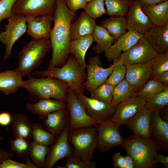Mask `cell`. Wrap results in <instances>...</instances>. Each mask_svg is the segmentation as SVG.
<instances>
[{
    "instance_id": "34",
    "label": "cell",
    "mask_w": 168,
    "mask_h": 168,
    "mask_svg": "<svg viewBox=\"0 0 168 168\" xmlns=\"http://www.w3.org/2000/svg\"><path fill=\"white\" fill-rule=\"evenodd\" d=\"M49 146L31 142L30 158L38 168H45Z\"/></svg>"
},
{
    "instance_id": "19",
    "label": "cell",
    "mask_w": 168,
    "mask_h": 168,
    "mask_svg": "<svg viewBox=\"0 0 168 168\" xmlns=\"http://www.w3.org/2000/svg\"><path fill=\"white\" fill-rule=\"evenodd\" d=\"M126 66L125 79L137 90H140L150 79L152 71L151 62Z\"/></svg>"
},
{
    "instance_id": "27",
    "label": "cell",
    "mask_w": 168,
    "mask_h": 168,
    "mask_svg": "<svg viewBox=\"0 0 168 168\" xmlns=\"http://www.w3.org/2000/svg\"><path fill=\"white\" fill-rule=\"evenodd\" d=\"M96 25L95 19L84 11L81 12L76 20L71 24V40L86 35H92Z\"/></svg>"
},
{
    "instance_id": "23",
    "label": "cell",
    "mask_w": 168,
    "mask_h": 168,
    "mask_svg": "<svg viewBox=\"0 0 168 168\" xmlns=\"http://www.w3.org/2000/svg\"><path fill=\"white\" fill-rule=\"evenodd\" d=\"M69 113L66 108L49 114L43 123V125L55 137L58 136L69 123Z\"/></svg>"
},
{
    "instance_id": "4",
    "label": "cell",
    "mask_w": 168,
    "mask_h": 168,
    "mask_svg": "<svg viewBox=\"0 0 168 168\" xmlns=\"http://www.w3.org/2000/svg\"><path fill=\"white\" fill-rule=\"evenodd\" d=\"M34 77H50L60 80L77 94H83L86 78L85 70L80 67L73 55L70 54L66 63L62 66L51 70L33 72Z\"/></svg>"
},
{
    "instance_id": "25",
    "label": "cell",
    "mask_w": 168,
    "mask_h": 168,
    "mask_svg": "<svg viewBox=\"0 0 168 168\" xmlns=\"http://www.w3.org/2000/svg\"><path fill=\"white\" fill-rule=\"evenodd\" d=\"M142 10L154 26L168 25V1L157 4H143Z\"/></svg>"
},
{
    "instance_id": "28",
    "label": "cell",
    "mask_w": 168,
    "mask_h": 168,
    "mask_svg": "<svg viewBox=\"0 0 168 168\" xmlns=\"http://www.w3.org/2000/svg\"><path fill=\"white\" fill-rule=\"evenodd\" d=\"M22 78L14 70L0 72V91L7 96L15 93L21 87Z\"/></svg>"
},
{
    "instance_id": "31",
    "label": "cell",
    "mask_w": 168,
    "mask_h": 168,
    "mask_svg": "<svg viewBox=\"0 0 168 168\" xmlns=\"http://www.w3.org/2000/svg\"><path fill=\"white\" fill-rule=\"evenodd\" d=\"M96 44L92 49L97 54L105 53L114 43V38L103 27L96 25L92 35Z\"/></svg>"
},
{
    "instance_id": "54",
    "label": "cell",
    "mask_w": 168,
    "mask_h": 168,
    "mask_svg": "<svg viewBox=\"0 0 168 168\" xmlns=\"http://www.w3.org/2000/svg\"><path fill=\"white\" fill-rule=\"evenodd\" d=\"M26 161V162L25 164L26 165L28 168H38L30 158Z\"/></svg>"
},
{
    "instance_id": "26",
    "label": "cell",
    "mask_w": 168,
    "mask_h": 168,
    "mask_svg": "<svg viewBox=\"0 0 168 168\" xmlns=\"http://www.w3.org/2000/svg\"><path fill=\"white\" fill-rule=\"evenodd\" d=\"M94 41L92 35H87L72 40L69 53L74 56L79 66L86 70L87 64L85 56L88 49Z\"/></svg>"
},
{
    "instance_id": "29",
    "label": "cell",
    "mask_w": 168,
    "mask_h": 168,
    "mask_svg": "<svg viewBox=\"0 0 168 168\" xmlns=\"http://www.w3.org/2000/svg\"><path fill=\"white\" fill-rule=\"evenodd\" d=\"M31 123L26 115L20 113L15 114L11 122L13 137H22L28 139L32 138Z\"/></svg>"
},
{
    "instance_id": "50",
    "label": "cell",
    "mask_w": 168,
    "mask_h": 168,
    "mask_svg": "<svg viewBox=\"0 0 168 168\" xmlns=\"http://www.w3.org/2000/svg\"><path fill=\"white\" fill-rule=\"evenodd\" d=\"M14 155V153L12 151L0 149V164L6 160L11 158Z\"/></svg>"
},
{
    "instance_id": "3",
    "label": "cell",
    "mask_w": 168,
    "mask_h": 168,
    "mask_svg": "<svg viewBox=\"0 0 168 168\" xmlns=\"http://www.w3.org/2000/svg\"><path fill=\"white\" fill-rule=\"evenodd\" d=\"M121 146L133 159L134 168L157 167L154 156L160 147L150 138L133 134L124 139Z\"/></svg>"
},
{
    "instance_id": "41",
    "label": "cell",
    "mask_w": 168,
    "mask_h": 168,
    "mask_svg": "<svg viewBox=\"0 0 168 168\" xmlns=\"http://www.w3.org/2000/svg\"><path fill=\"white\" fill-rule=\"evenodd\" d=\"M113 61L115 64L112 71L105 82L115 87L124 79L126 72V67L121 63L119 58L114 59Z\"/></svg>"
},
{
    "instance_id": "39",
    "label": "cell",
    "mask_w": 168,
    "mask_h": 168,
    "mask_svg": "<svg viewBox=\"0 0 168 168\" xmlns=\"http://www.w3.org/2000/svg\"><path fill=\"white\" fill-rule=\"evenodd\" d=\"M114 87L105 82L90 91V97L111 105Z\"/></svg>"
},
{
    "instance_id": "56",
    "label": "cell",
    "mask_w": 168,
    "mask_h": 168,
    "mask_svg": "<svg viewBox=\"0 0 168 168\" xmlns=\"http://www.w3.org/2000/svg\"><path fill=\"white\" fill-rule=\"evenodd\" d=\"M2 137L0 136V141L2 140Z\"/></svg>"
},
{
    "instance_id": "12",
    "label": "cell",
    "mask_w": 168,
    "mask_h": 168,
    "mask_svg": "<svg viewBox=\"0 0 168 168\" xmlns=\"http://www.w3.org/2000/svg\"><path fill=\"white\" fill-rule=\"evenodd\" d=\"M115 64L113 61V64L109 67L104 68L102 66L99 55L90 57L86 67L87 72L84 84L85 89L90 92L105 82L112 72Z\"/></svg>"
},
{
    "instance_id": "14",
    "label": "cell",
    "mask_w": 168,
    "mask_h": 168,
    "mask_svg": "<svg viewBox=\"0 0 168 168\" xmlns=\"http://www.w3.org/2000/svg\"><path fill=\"white\" fill-rule=\"evenodd\" d=\"M77 95L83 102L87 114L98 124L111 120L114 113L115 106L88 97L83 94Z\"/></svg>"
},
{
    "instance_id": "2",
    "label": "cell",
    "mask_w": 168,
    "mask_h": 168,
    "mask_svg": "<svg viewBox=\"0 0 168 168\" xmlns=\"http://www.w3.org/2000/svg\"><path fill=\"white\" fill-rule=\"evenodd\" d=\"M21 87L27 91L29 99L35 102L52 98L66 103L69 89L66 83L57 78L50 77L37 78L30 75L27 80L22 81Z\"/></svg>"
},
{
    "instance_id": "7",
    "label": "cell",
    "mask_w": 168,
    "mask_h": 168,
    "mask_svg": "<svg viewBox=\"0 0 168 168\" xmlns=\"http://www.w3.org/2000/svg\"><path fill=\"white\" fill-rule=\"evenodd\" d=\"M7 21L4 30L0 32V42L5 46L4 60L10 57L15 43L27 30L25 16L13 14Z\"/></svg>"
},
{
    "instance_id": "22",
    "label": "cell",
    "mask_w": 168,
    "mask_h": 168,
    "mask_svg": "<svg viewBox=\"0 0 168 168\" xmlns=\"http://www.w3.org/2000/svg\"><path fill=\"white\" fill-rule=\"evenodd\" d=\"M25 108L31 113L37 115L41 120H44L49 114L66 108V104L54 99H42L34 103H26Z\"/></svg>"
},
{
    "instance_id": "48",
    "label": "cell",
    "mask_w": 168,
    "mask_h": 168,
    "mask_svg": "<svg viewBox=\"0 0 168 168\" xmlns=\"http://www.w3.org/2000/svg\"><path fill=\"white\" fill-rule=\"evenodd\" d=\"M12 116L9 112H3L0 113V124L6 126L11 123Z\"/></svg>"
},
{
    "instance_id": "32",
    "label": "cell",
    "mask_w": 168,
    "mask_h": 168,
    "mask_svg": "<svg viewBox=\"0 0 168 168\" xmlns=\"http://www.w3.org/2000/svg\"><path fill=\"white\" fill-rule=\"evenodd\" d=\"M137 91L124 79L114 87L111 105L116 107L120 103L134 96Z\"/></svg>"
},
{
    "instance_id": "13",
    "label": "cell",
    "mask_w": 168,
    "mask_h": 168,
    "mask_svg": "<svg viewBox=\"0 0 168 168\" xmlns=\"http://www.w3.org/2000/svg\"><path fill=\"white\" fill-rule=\"evenodd\" d=\"M56 0H17L13 9V14L40 16L53 14Z\"/></svg>"
},
{
    "instance_id": "15",
    "label": "cell",
    "mask_w": 168,
    "mask_h": 168,
    "mask_svg": "<svg viewBox=\"0 0 168 168\" xmlns=\"http://www.w3.org/2000/svg\"><path fill=\"white\" fill-rule=\"evenodd\" d=\"M142 4L132 0L126 18L127 30L135 31L143 35L153 26L142 10Z\"/></svg>"
},
{
    "instance_id": "11",
    "label": "cell",
    "mask_w": 168,
    "mask_h": 168,
    "mask_svg": "<svg viewBox=\"0 0 168 168\" xmlns=\"http://www.w3.org/2000/svg\"><path fill=\"white\" fill-rule=\"evenodd\" d=\"M70 131V123L61 133L55 137L49 146L46 157L45 168H52L58 160L73 155V149L70 145L68 136Z\"/></svg>"
},
{
    "instance_id": "45",
    "label": "cell",
    "mask_w": 168,
    "mask_h": 168,
    "mask_svg": "<svg viewBox=\"0 0 168 168\" xmlns=\"http://www.w3.org/2000/svg\"><path fill=\"white\" fill-rule=\"evenodd\" d=\"M67 7L70 10L76 12L80 9H84L87 2L85 0H65Z\"/></svg>"
},
{
    "instance_id": "21",
    "label": "cell",
    "mask_w": 168,
    "mask_h": 168,
    "mask_svg": "<svg viewBox=\"0 0 168 168\" xmlns=\"http://www.w3.org/2000/svg\"><path fill=\"white\" fill-rule=\"evenodd\" d=\"M152 112L143 107L124 124L138 136L150 138V124Z\"/></svg>"
},
{
    "instance_id": "55",
    "label": "cell",
    "mask_w": 168,
    "mask_h": 168,
    "mask_svg": "<svg viewBox=\"0 0 168 168\" xmlns=\"http://www.w3.org/2000/svg\"><path fill=\"white\" fill-rule=\"evenodd\" d=\"M92 0H85L87 2V3H88L89 2H90V1H91Z\"/></svg>"
},
{
    "instance_id": "24",
    "label": "cell",
    "mask_w": 168,
    "mask_h": 168,
    "mask_svg": "<svg viewBox=\"0 0 168 168\" xmlns=\"http://www.w3.org/2000/svg\"><path fill=\"white\" fill-rule=\"evenodd\" d=\"M143 37L158 54L168 51V25L161 27L153 26Z\"/></svg>"
},
{
    "instance_id": "30",
    "label": "cell",
    "mask_w": 168,
    "mask_h": 168,
    "mask_svg": "<svg viewBox=\"0 0 168 168\" xmlns=\"http://www.w3.org/2000/svg\"><path fill=\"white\" fill-rule=\"evenodd\" d=\"M100 26L106 30L115 41L127 30L126 18L123 16H111L102 20Z\"/></svg>"
},
{
    "instance_id": "8",
    "label": "cell",
    "mask_w": 168,
    "mask_h": 168,
    "mask_svg": "<svg viewBox=\"0 0 168 168\" xmlns=\"http://www.w3.org/2000/svg\"><path fill=\"white\" fill-rule=\"evenodd\" d=\"M66 108L70 116V131L98 124L86 114L84 104L73 90L69 89L66 101Z\"/></svg>"
},
{
    "instance_id": "40",
    "label": "cell",
    "mask_w": 168,
    "mask_h": 168,
    "mask_svg": "<svg viewBox=\"0 0 168 168\" xmlns=\"http://www.w3.org/2000/svg\"><path fill=\"white\" fill-rule=\"evenodd\" d=\"M152 71L150 79H155L158 75L168 71V51L159 54L151 61Z\"/></svg>"
},
{
    "instance_id": "51",
    "label": "cell",
    "mask_w": 168,
    "mask_h": 168,
    "mask_svg": "<svg viewBox=\"0 0 168 168\" xmlns=\"http://www.w3.org/2000/svg\"><path fill=\"white\" fill-rule=\"evenodd\" d=\"M154 79L161 83L168 85V71L161 73Z\"/></svg>"
},
{
    "instance_id": "46",
    "label": "cell",
    "mask_w": 168,
    "mask_h": 168,
    "mask_svg": "<svg viewBox=\"0 0 168 168\" xmlns=\"http://www.w3.org/2000/svg\"><path fill=\"white\" fill-rule=\"evenodd\" d=\"M0 168H28V167L25 164L18 163L11 159H8L0 164Z\"/></svg>"
},
{
    "instance_id": "43",
    "label": "cell",
    "mask_w": 168,
    "mask_h": 168,
    "mask_svg": "<svg viewBox=\"0 0 168 168\" xmlns=\"http://www.w3.org/2000/svg\"><path fill=\"white\" fill-rule=\"evenodd\" d=\"M96 163L90 161L84 162L78 157L73 155L67 157L65 165L63 166H57V168H95Z\"/></svg>"
},
{
    "instance_id": "18",
    "label": "cell",
    "mask_w": 168,
    "mask_h": 168,
    "mask_svg": "<svg viewBox=\"0 0 168 168\" xmlns=\"http://www.w3.org/2000/svg\"><path fill=\"white\" fill-rule=\"evenodd\" d=\"M143 35L135 31L128 30L115 40L112 45L105 53L108 62L119 58L122 52H126L130 49Z\"/></svg>"
},
{
    "instance_id": "44",
    "label": "cell",
    "mask_w": 168,
    "mask_h": 168,
    "mask_svg": "<svg viewBox=\"0 0 168 168\" xmlns=\"http://www.w3.org/2000/svg\"><path fill=\"white\" fill-rule=\"evenodd\" d=\"M17 0H0V23L13 14L12 9Z\"/></svg>"
},
{
    "instance_id": "42",
    "label": "cell",
    "mask_w": 168,
    "mask_h": 168,
    "mask_svg": "<svg viewBox=\"0 0 168 168\" xmlns=\"http://www.w3.org/2000/svg\"><path fill=\"white\" fill-rule=\"evenodd\" d=\"M104 4V0H92L87 3L84 11L91 17L95 19L107 14Z\"/></svg>"
},
{
    "instance_id": "6",
    "label": "cell",
    "mask_w": 168,
    "mask_h": 168,
    "mask_svg": "<svg viewBox=\"0 0 168 168\" xmlns=\"http://www.w3.org/2000/svg\"><path fill=\"white\" fill-rule=\"evenodd\" d=\"M68 140L74 147V156L84 162L91 161L98 144V134L95 128L88 126L70 131Z\"/></svg>"
},
{
    "instance_id": "1",
    "label": "cell",
    "mask_w": 168,
    "mask_h": 168,
    "mask_svg": "<svg viewBox=\"0 0 168 168\" xmlns=\"http://www.w3.org/2000/svg\"><path fill=\"white\" fill-rule=\"evenodd\" d=\"M76 16V12L67 7L65 0H56L50 36L52 54L46 70L60 67L66 63L70 55L71 26Z\"/></svg>"
},
{
    "instance_id": "53",
    "label": "cell",
    "mask_w": 168,
    "mask_h": 168,
    "mask_svg": "<svg viewBox=\"0 0 168 168\" xmlns=\"http://www.w3.org/2000/svg\"><path fill=\"white\" fill-rule=\"evenodd\" d=\"M143 4H157L166 1L168 0H138Z\"/></svg>"
},
{
    "instance_id": "52",
    "label": "cell",
    "mask_w": 168,
    "mask_h": 168,
    "mask_svg": "<svg viewBox=\"0 0 168 168\" xmlns=\"http://www.w3.org/2000/svg\"><path fill=\"white\" fill-rule=\"evenodd\" d=\"M125 168H134V163L132 157L128 154L125 156Z\"/></svg>"
},
{
    "instance_id": "16",
    "label": "cell",
    "mask_w": 168,
    "mask_h": 168,
    "mask_svg": "<svg viewBox=\"0 0 168 168\" xmlns=\"http://www.w3.org/2000/svg\"><path fill=\"white\" fill-rule=\"evenodd\" d=\"M25 16L27 35L36 40L50 39L53 14L40 16L28 15Z\"/></svg>"
},
{
    "instance_id": "33",
    "label": "cell",
    "mask_w": 168,
    "mask_h": 168,
    "mask_svg": "<svg viewBox=\"0 0 168 168\" xmlns=\"http://www.w3.org/2000/svg\"><path fill=\"white\" fill-rule=\"evenodd\" d=\"M8 142L11 150L18 157L25 161L30 158L31 142L28 139L16 137L9 140Z\"/></svg>"
},
{
    "instance_id": "35",
    "label": "cell",
    "mask_w": 168,
    "mask_h": 168,
    "mask_svg": "<svg viewBox=\"0 0 168 168\" xmlns=\"http://www.w3.org/2000/svg\"><path fill=\"white\" fill-rule=\"evenodd\" d=\"M168 87V85L155 79H150L135 95L147 100L163 91Z\"/></svg>"
},
{
    "instance_id": "36",
    "label": "cell",
    "mask_w": 168,
    "mask_h": 168,
    "mask_svg": "<svg viewBox=\"0 0 168 168\" xmlns=\"http://www.w3.org/2000/svg\"><path fill=\"white\" fill-rule=\"evenodd\" d=\"M132 0H104L107 14L111 16H123L127 13Z\"/></svg>"
},
{
    "instance_id": "38",
    "label": "cell",
    "mask_w": 168,
    "mask_h": 168,
    "mask_svg": "<svg viewBox=\"0 0 168 168\" xmlns=\"http://www.w3.org/2000/svg\"><path fill=\"white\" fill-rule=\"evenodd\" d=\"M168 105V87L163 91L147 100L144 107L152 112L160 113Z\"/></svg>"
},
{
    "instance_id": "9",
    "label": "cell",
    "mask_w": 168,
    "mask_h": 168,
    "mask_svg": "<svg viewBox=\"0 0 168 168\" xmlns=\"http://www.w3.org/2000/svg\"><path fill=\"white\" fill-rule=\"evenodd\" d=\"M159 54L143 36L130 49L120 55V63L125 66L151 62Z\"/></svg>"
},
{
    "instance_id": "49",
    "label": "cell",
    "mask_w": 168,
    "mask_h": 168,
    "mask_svg": "<svg viewBox=\"0 0 168 168\" xmlns=\"http://www.w3.org/2000/svg\"><path fill=\"white\" fill-rule=\"evenodd\" d=\"M154 159L156 163H162L164 168H168V156L159 154L156 152L155 155Z\"/></svg>"
},
{
    "instance_id": "20",
    "label": "cell",
    "mask_w": 168,
    "mask_h": 168,
    "mask_svg": "<svg viewBox=\"0 0 168 168\" xmlns=\"http://www.w3.org/2000/svg\"><path fill=\"white\" fill-rule=\"evenodd\" d=\"M150 138L159 145L160 149L167 152L168 121L162 118L159 112L152 113Z\"/></svg>"
},
{
    "instance_id": "47",
    "label": "cell",
    "mask_w": 168,
    "mask_h": 168,
    "mask_svg": "<svg viewBox=\"0 0 168 168\" xmlns=\"http://www.w3.org/2000/svg\"><path fill=\"white\" fill-rule=\"evenodd\" d=\"M112 160L115 168H125V157L120 152L115 153L112 157Z\"/></svg>"
},
{
    "instance_id": "37",
    "label": "cell",
    "mask_w": 168,
    "mask_h": 168,
    "mask_svg": "<svg viewBox=\"0 0 168 168\" xmlns=\"http://www.w3.org/2000/svg\"><path fill=\"white\" fill-rule=\"evenodd\" d=\"M31 128L32 138L36 143L49 146L55 138L51 133L45 130L40 123H32Z\"/></svg>"
},
{
    "instance_id": "10",
    "label": "cell",
    "mask_w": 168,
    "mask_h": 168,
    "mask_svg": "<svg viewBox=\"0 0 168 168\" xmlns=\"http://www.w3.org/2000/svg\"><path fill=\"white\" fill-rule=\"evenodd\" d=\"M95 128L98 134L97 148L102 153H107L113 147L121 145L124 139L119 127L109 121L98 124Z\"/></svg>"
},
{
    "instance_id": "5",
    "label": "cell",
    "mask_w": 168,
    "mask_h": 168,
    "mask_svg": "<svg viewBox=\"0 0 168 168\" xmlns=\"http://www.w3.org/2000/svg\"><path fill=\"white\" fill-rule=\"evenodd\" d=\"M51 49L50 39L39 40L32 39L19 51L18 65L14 70L22 77L30 75L41 64Z\"/></svg>"
},
{
    "instance_id": "17",
    "label": "cell",
    "mask_w": 168,
    "mask_h": 168,
    "mask_svg": "<svg viewBox=\"0 0 168 168\" xmlns=\"http://www.w3.org/2000/svg\"><path fill=\"white\" fill-rule=\"evenodd\" d=\"M146 101V100L135 95L116 106L114 113L110 120L119 127L144 107Z\"/></svg>"
}]
</instances>
